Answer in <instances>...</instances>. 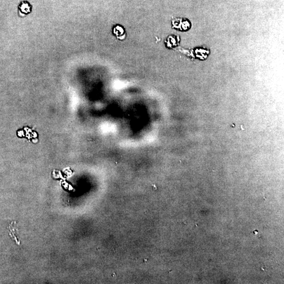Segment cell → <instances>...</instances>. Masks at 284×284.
I'll return each mask as SVG.
<instances>
[{"mask_svg": "<svg viewBox=\"0 0 284 284\" xmlns=\"http://www.w3.org/2000/svg\"><path fill=\"white\" fill-rule=\"evenodd\" d=\"M32 5L27 1H22L18 6L19 14L23 17L31 13L32 12Z\"/></svg>", "mask_w": 284, "mask_h": 284, "instance_id": "6da1fadb", "label": "cell"}]
</instances>
